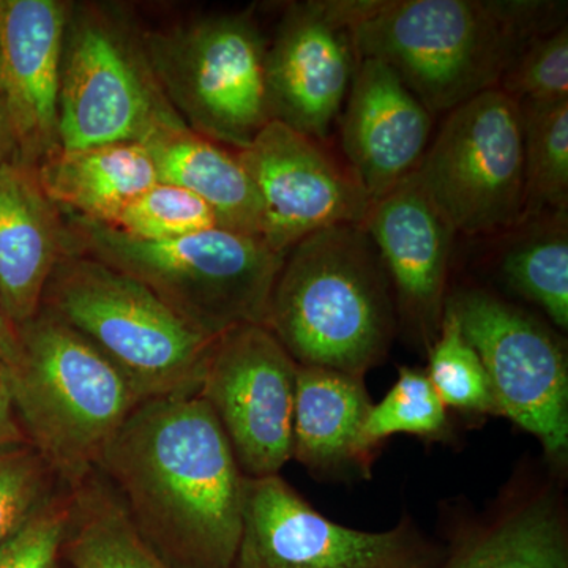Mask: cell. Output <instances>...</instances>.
I'll return each mask as SVG.
<instances>
[{
    "label": "cell",
    "mask_w": 568,
    "mask_h": 568,
    "mask_svg": "<svg viewBox=\"0 0 568 568\" xmlns=\"http://www.w3.org/2000/svg\"><path fill=\"white\" fill-rule=\"evenodd\" d=\"M97 469L142 540L174 568H230L245 476L211 406L193 396L142 402Z\"/></svg>",
    "instance_id": "obj_1"
},
{
    "label": "cell",
    "mask_w": 568,
    "mask_h": 568,
    "mask_svg": "<svg viewBox=\"0 0 568 568\" xmlns=\"http://www.w3.org/2000/svg\"><path fill=\"white\" fill-rule=\"evenodd\" d=\"M541 0H354L358 61L387 63L432 114L499 88L526 44L566 24Z\"/></svg>",
    "instance_id": "obj_2"
},
{
    "label": "cell",
    "mask_w": 568,
    "mask_h": 568,
    "mask_svg": "<svg viewBox=\"0 0 568 568\" xmlns=\"http://www.w3.org/2000/svg\"><path fill=\"white\" fill-rule=\"evenodd\" d=\"M394 294L364 223L306 235L284 256L265 327L301 366L365 377L394 339Z\"/></svg>",
    "instance_id": "obj_3"
},
{
    "label": "cell",
    "mask_w": 568,
    "mask_h": 568,
    "mask_svg": "<svg viewBox=\"0 0 568 568\" xmlns=\"http://www.w3.org/2000/svg\"><path fill=\"white\" fill-rule=\"evenodd\" d=\"M18 338L9 373L14 413L26 439L73 487L142 399L110 358L47 310L20 325Z\"/></svg>",
    "instance_id": "obj_4"
},
{
    "label": "cell",
    "mask_w": 568,
    "mask_h": 568,
    "mask_svg": "<svg viewBox=\"0 0 568 568\" xmlns=\"http://www.w3.org/2000/svg\"><path fill=\"white\" fill-rule=\"evenodd\" d=\"M62 215L69 253L132 276L205 334L265 324L284 256L260 237L212 227L168 241H142L103 223Z\"/></svg>",
    "instance_id": "obj_5"
},
{
    "label": "cell",
    "mask_w": 568,
    "mask_h": 568,
    "mask_svg": "<svg viewBox=\"0 0 568 568\" xmlns=\"http://www.w3.org/2000/svg\"><path fill=\"white\" fill-rule=\"evenodd\" d=\"M41 308L118 366L142 402L200 395L216 336L110 265L69 253L44 287Z\"/></svg>",
    "instance_id": "obj_6"
},
{
    "label": "cell",
    "mask_w": 568,
    "mask_h": 568,
    "mask_svg": "<svg viewBox=\"0 0 568 568\" xmlns=\"http://www.w3.org/2000/svg\"><path fill=\"white\" fill-rule=\"evenodd\" d=\"M141 39L168 103L193 133L239 152L274 121L267 44L248 13L200 18Z\"/></svg>",
    "instance_id": "obj_7"
},
{
    "label": "cell",
    "mask_w": 568,
    "mask_h": 568,
    "mask_svg": "<svg viewBox=\"0 0 568 568\" xmlns=\"http://www.w3.org/2000/svg\"><path fill=\"white\" fill-rule=\"evenodd\" d=\"M185 125L155 80L140 32L104 7H71L59 92V149L138 142Z\"/></svg>",
    "instance_id": "obj_8"
},
{
    "label": "cell",
    "mask_w": 568,
    "mask_h": 568,
    "mask_svg": "<svg viewBox=\"0 0 568 568\" xmlns=\"http://www.w3.org/2000/svg\"><path fill=\"white\" fill-rule=\"evenodd\" d=\"M414 175L457 234H493L521 224L525 145L519 104L491 89L448 111Z\"/></svg>",
    "instance_id": "obj_9"
},
{
    "label": "cell",
    "mask_w": 568,
    "mask_h": 568,
    "mask_svg": "<svg viewBox=\"0 0 568 568\" xmlns=\"http://www.w3.org/2000/svg\"><path fill=\"white\" fill-rule=\"evenodd\" d=\"M446 304L487 369L497 414L536 437L548 465L568 459V358L558 332L481 287Z\"/></svg>",
    "instance_id": "obj_10"
},
{
    "label": "cell",
    "mask_w": 568,
    "mask_h": 568,
    "mask_svg": "<svg viewBox=\"0 0 568 568\" xmlns=\"http://www.w3.org/2000/svg\"><path fill=\"white\" fill-rule=\"evenodd\" d=\"M444 548L410 517L365 532L324 517L282 476L245 477L242 532L230 568H436Z\"/></svg>",
    "instance_id": "obj_11"
},
{
    "label": "cell",
    "mask_w": 568,
    "mask_h": 568,
    "mask_svg": "<svg viewBox=\"0 0 568 568\" xmlns=\"http://www.w3.org/2000/svg\"><path fill=\"white\" fill-rule=\"evenodd\" d=\"M297 366L265 325L242 324L216 336L200 396L245 477L280 476L293 459Z\"/></svg>",
    "instance_id": "obj_12"
},
{
    "label": "cell",
    "mask_w": 568,
    "mask_h": 568,
    "mask_svg": "<svg viewBox=\"0 0 568 568\" xmlns=\"http://www.w3.org/2000/svg\"><path fill=\"white\" fill-rule=\"evenodd\" d=\"M237 156L263 209L261 241L283 256L306 235L364 223L372 207L349 168L339 166L320 141L275 119Z\"/></svg>",
    "instance_id": "obj_13"
},
{
    "label": "cell",
    "mask_w": 568,
    "mask_h": 568,
    "mask_svg": "<svg viewBox=\"0 0 568 568\" xmlns=\"http://www.w3.org/2000/svg\"><path fill=\"white\" fill-rule=\"evenodd\" d=\"M354 0L293 3L265 55L272 119L323 141L342 111L358 58Z\"/></svg>",
    "instance_id": "obj_14"
},
{
    "label": "cell",
    "mask_w": 568,
    "mask_h": 568,
    "mask_svg": "<svg viewBox=\"0 0 568 568\" xmlns=\"http://www.w3.org/2000/svg\"><path fill=\"white\" fill-rule=\"evenodd\" d=\"M364 226L390 283L396 317L428 349L446 310L448 264L457 233L414 174L373 201Z\"/></svg>",
    "instance_id": "obj_15"
},
{
    "label": "cell",
    "mask_w": 568,
    "mask_h": 568,
    "mask_svg": "<svg viewBox=\"0 0 568 568\" xmlns=\"http://www.w3.org/2000/svg\"><path fill=\"white\" fill-rule=\"evenodd\" d=\"M70 3L0 0V93L20 162L37 168L59 151V92Z\"/></svg>",
    "instance_id": "obj_16"
},
{
    "label": "cell",
    "mask_w": 568,
    "mask_h": 568,
    "mask_svg": "<svg viewBox=\"0 0 568 568\" xmlns=\"http://www.w3.org/2000/svg\"><path fill=\"white\" fill-rule=\"evenodd\" d=\"M343 106L347 168L375 201L416 173L433 114L394 69L376 59L358 61Z\"/></svg>",
    "instance_id": "obj_17"
},
{
    "label": "cell",
    "mask_w": 568,
    "mask_h": 568,
    "mask_svg": "<svg viewBox=\"0 0 568 568\" xmlns=\"http://www.w3.org/2000/svg\"><path fill=\"white\" fill-rule=\"evenodd\" d=\"M436 568H568L562 489L514 478L487 511L459 523Z\"/></svg>",
    "instance_id": "obj_18"
},
{
    "label": "cell",
    "mask_w": 568,
    "mask_h": 568,
    "mask_svg": "<svg viewBox=\"0 0 568 568\" xmlns=\"http://www.w3.org/2000/svg\"><path fill=\"white\" fill-rule=\"evenodd\" d=\"M69 254L62 212L41 189L36 168L0 166V301L11 323L32 320L55 265Z\"/></svg>",
    "instance_id": "obj_19"
},
{
    "label": "cell",
    "mask_w": 568,
    "mask_h": 568,
    "mask_svg": "<svg viewBox=\"0 0 568 568\" xmlns=\"http://www.w3.org/2000/svg\"><path fill=\"white\" fill-rule=\"evenodd\" d=\"M372 405L364 377L298 365L291 458L315 476L369 478L375 454L362 433Z\"/></svg>",
    "instance_id": "obj_20"
},
{
    "label": "cell",
    "mask_w": 568,
    "mask_h": 568,
    "mask_svg": "<svg viewBox=\"0 0 568 568\" xmlns=\"http://www.w3.org/2000/svg\"><path fill=\"white\" fill-rule=\"evenodd\" d=\"M36 170L41 189L59 211L103 224L160 182L151 152L138 142L59 149Z\"/></svg>",
    "instance_id": "obj_21"
},
{
    "label": "cell",
    "mask_w": 568,
    "mask_h": 568,
    "mask_svg": "<svg viewBox=\"0 0 568 568\" xmlns=\"http://www.w3.org/2000/svg\"><path fill=\"white\" fill-rule=\"evenodd\" d=\"M160 182L203 200L220 227L261 239L263 209L237 152L205 140L185 125L164 126L144 142Z\"/></svg>",
    "instance_id": "obj_22"
},
{
    "label": "cell",
    "mask_w": 568,
    "mask_h": 568,
    "mask_svg": "<svg viewBox=\"0 0 568 568\" xmlns=\"http://www.w3.org/2000/svg\"><path fill=\"white\" fill-rule=\"evenodd\" d=\"M70 496L63 564L70 568H174L142 540L97 467L70 487Z\"/></svg>",
    "instance_id": "obj_23"
},
{
    "label": "cell",
    "mask_w": 568,
    "mask_h": 568,
    "mask_svg": "<svg viewBox=\"0 0 568 568\" xmlns=\"http://www.w3.org/2000/svg\"><path fill=\"white\" fill-rule=\"evenodd\" d=\"M519 104L525 145L523 222L568 207V100Z\"/></svg>",
    "instance_id": "obj_24"
},
{
    "label": "cell",
    "mask_w": 568,
    "mask_h": 568,
    "mask_svg": "<svg viewBox=\"0 0 568 568\" xmlns=\"http://www.w3.org/2000/svg\"><path fill=\"white\" fill-rule=\"evenodd\" d=\"M500 271L510 290L544 310L558 331L567 332V212L555 213L549 226L508 250Z\"/></svg>",
    "instance_id": "obj_25"
},
{
    "label": "cell",
    "mask_w": 568,
    "mask_h": 568,
    "mask_svg": "<svg viewBox=\"0 0 568 568\" xmlns=\"http://www.w3.org/2000/svg\"><path fill=\"white\" fill-rule=\"evenodd\" d=\"M365 446L376 454L394 435H410L428 443L452 437L448 409L420 369L402 366L398 379L377 405H372L364 425Z\"/></svg>",
    "instance_id": "obj_26"
},
{
    "label": "cell",
    "mask_w": 568,
    "mask_h": 568,
    "mask_svg": "<svg viewBox=\"0 0 568 568\" xmlns=\"http://www.w3.org/2000/svg\"><path fill=\"white\" fill-rule=\"evenodd\" d=\"M425 373L447 409L469 416H499L487 369L447 304L435 342L428 346Z\"/></svg>",
    "instance_id": "obj_27"
},
{
    "label": "cell",
    "mask_w": 568,
    "mask_h": 568,
    "mask_svg": "<svg viewBox=\"0 0 568 568\" xmlns=\"http://www.w3.org/2000/svg\"><path fill=\"white\" fill-rule=\"evenodd\" d=\"M106 226L142 241H168L220 227L215 213L189 190L159 182Z\"/></svg>",
    "instance_id": "obj_28"
},
{
    "label": "cell",
    "mask_w": 568,
    "mask_h": 568,
    "mask_svg": "<svg viewBox=\"0 0 568 568\" xmlns=\"http://www.w3.org/2000/svg\"><path fill=\"white\" fill-rule=\"evenodd\" d=\"M65 484L29 440L0 444V545Z\"/></svg>",
    "instance_id": "obj_29"
},
{
    "label": "cell",
    "mask_w": 568,
    "mask_h": 568,
    "mask_svg": "<svg viewBox=\"0 0 568 568\" xmlns=\"http://www.w3.org/2000/svg\"><path fill=\"white\" fill-rule=\"evenodd\" d=\"M497 89L517 103L568 100L567 24L530 40Z\"/></svg>",
    "instance_id": "obj_30"
},
{
    "label": "cell",
    "mask_w": 568,
    "mask_h": 568,
    "mask_svg": "<svg viewBox=\"0 0 568 568\" xmlns=\"http://www.w3.org/2000/svg\"><path fill=\"white\" fill-rule=\"evenodd\" d=\"M70 487L0 545V568H62V545L70 517Z\"/></svg>",
    "instance_id": "obj_31"
},
{
    "label": "cell",
    "mask_w": 568,
    "mask_h": 568,
    "mask_svg": "<svg viewBox=\"0 0 568 568\" xmlns=\"http://www.w3.org/2000/svg\"><path fill=\"white\" fill-rule=\"evenodd\" d=\"M26 439L22 433L13 402H11L9 375L0 369V444L21 443Z\"/></svg>",
    "instance_id": "obj_32"
},
{
    "label": "cell",
    "mask_w": 568,
    "mask_h": 568,
    "mask_svg": "<svg viewBox=\"0 0 568 568\" xmlns=\"http://www.w3.org/2000/svg\"><path fill=\"white\" fill-rule=\"evenodd\" d=\"M18 353H20V338H18L17 325L11 323L0 301V369H3L7 375L17 362Z\"/></svg>",
    "instance_id": "obj_33"
},
{
    "label": "cell",
    "mask_w": 568,
    "mask_h": 568,
    "mask_svg": "<svg viewBox=\"0 0 568 568\" xmlns=\"http://www.w3.org/2000/svg\"><path fill=\"white\" fill-rule=\"evenodd\" d=\"M18 160H20V145H18L17 133H14L6 100L0 93V166Z\"/></svg>",
    "instance_id": "obj_34"
}]
</instances>
